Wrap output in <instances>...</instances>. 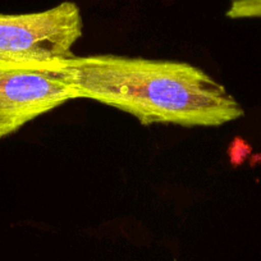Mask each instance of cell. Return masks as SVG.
<instances>
[{"label": "cell", "instance_id": "1", "mask_svg": "<svg viewBox=\"0 0 261 261\" xmlns=\"http://www.w3.org/2000/svg\"><path fill=\"white\" fill-rule=\"evenodd\" d=\"M77 99L136 117L142 124L217 127L245 113L223 85L185 62L102 54L60 60Z\"/></svg>", "mask_w": 261, "mask_h": 261}, {"label": "cell", "instance_id": "2", "mask_svg": "<svg viewBox=\"0 0 261 261\" xmlns=\"http://www.w3.org/2000/svg\"><path fill=\"white\" fill-rule=\"evenodd\" d=\"M76 99L60 59L37 62L0 55V139Z\"/></svg>", "mask_w": 261, "mask_h": 261}, {"label": "cell", "instance_id": "3", "mask_svg": "<svg viewBox=\"0 0 261 261\" xmlns=\"http://www.w3.org/2000/svg\"><path fill=\"white\" fill-rule=\"evenodd\" d=\"M82 36L77 4L63 2L37 13L0 14V55L23 60L67 59Z\"/></svg>", "mask_w": 261, "mask_h": 261}, {"label": "cell", "instance_id": "4", "mask_svg": "<svg viewBox=\"0 0 261 261\" xmlns=\"http://www.w3.org/2000/svg\"><path fill=\"white\" fill-rule=\"evenodd\" d=\"M225 14L232 19L261 18V0H233Z\"/></svg>", "mask_w": 261, "mask_h": 261}]
</instances>
